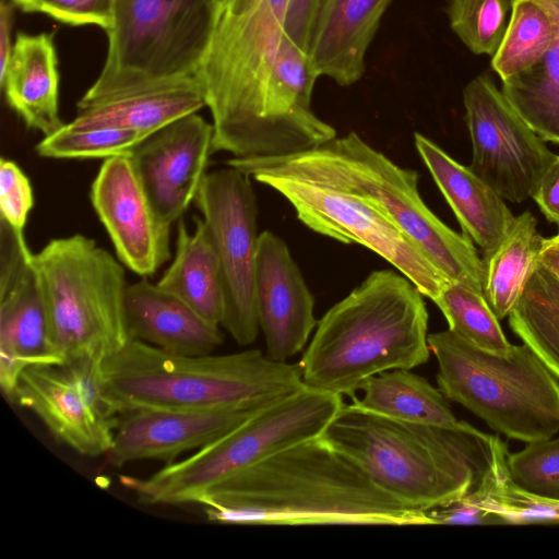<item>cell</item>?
Wrapping results in <instances>:
<instances>
[{
  "label": "cell",
  "mask_w": 559,
  "mask_h": 559,
  "mask_svg": "<svg viewBox=\"0 0 559 559\" xmlns=\"http://www.w3.org/2000/svg\"><path fill=\"white\" fill-rule=\"evenodd\" d=\"M289 0H217L197 70L214 128L213 153L287 156L337 136L312 109L318 74L285 31Z\"/></svg>",
  "instance_id": "obj_1"
},
{
  "label": "cell",
  "mask_w": 559,
  "mask_h": 559,
  "mask_svg": "<svg viewBox=\"0 0 559 559\" xmlns=\"http://www.w3.org/2000/svg\"><path fill=\"white\" fill-rule=\"evenodd\" d=\"M209 521L245 525H430L320 436L234 474L199 500Z\"/></svg>",
  "instance_id": "obj_2"
},
{
  "label": "cell",
  "mask_w": 559,
  "mask_h": 559,
  "mask_svg": "<svg viewBox=\"0 0 559 559\" xmlns=\"http://www.w3.org/2000/svg\"><path fill=\"white\" fill-rule=\"evenodd\" d=\"M320 438L384 491L423 511L473 491L491 460L492 435L467 423L444 428L403 421L354 402L343 403Z\"/></svg>",
  "instance_id": "obj_3"
},
{
  "label": "cell",
  "mask_w": 559,
  "mask_h": 559,
  "mask_svg": "<svg viewBox=\"0 0 559 559\" xmlns=\"http://www.w3.org/2000/svg\"><path fill=\"white\" fill-rule=\"evenodd\" d=\"M424 295L402 273L371 272L318 321L299 361L306 386L353 396L368 378L428 361Z\"/></svg>",
  "instance_id": "obj_4"
},
{
  "label": "cell",
  "mask_w": 559,
  "mask_h": 559,
  "mask_svg": "<svg viewBox=\"0 0 559 559\" xmlns=\"http://www.w3.org/2000/svg\"><path fill=\"white\" fill-rule=\"evenodd\" d=\"M100 381L119 416L135 408L259 409L306 386L299 362L259 349L178 355L134 338L102 360Z\"/></svg>",
  "instance_id": "obj_5"
},
{
  "label": "cell",
  "mask_w": 559,
  "mask_h": 559,
  "mask_svg": "<svg viewBox=\"0 0 559 559\" xmlns=\"http://www.w3.org/2000/svg\"><path fill=\"white\" fill-rule=\"evenodd\" d=\"M226 165L248 176H289L357 195L412 238L449 280L484 295L485 264L473 241L447 226L425 204L417 171L400 167L356 132L297 154L231 157Z\"/></svg>",
  "instance_id": "obj_6"
},
{
  "label": "cell",
  "mask_w": 559,
  "mask_h": 559,
  "mask_svg": "<svg viewBox=\"0 0 559 559\" xmlns=\"http://www.w3.org/2000/svg\"><path fill=\"white\" fill-rule=\"evenodd\" d=\"M443 395L491 429L524 442L559 431V382L526 345L506 355L484 350L449 329L428 335Z\"/></svg>",
  "instance_id": "obj_7"
},
{
  "label": "cell",
  "mask_w": 559,
  "mask_h": 559,
  "mask_svg": "<svg viewBox=\"0 0 559 559\" xmlns=\"http://www.w3.org/2000/svg\"><path fill=\"white\" fill-rule=\"evenodd\" d=\"M342 395L308 386L258 411L218 439L142 478L119 483L148 506L198 503L234 474L299 442L319 437L343 405Z\"/></svg>",
  "instance_id": "obj_8"
},
{
  "label": "cell",
  "mask_w": 559,
  "mask_h": 559,
  "mask_svg": "<svg viewBox=\"0 0 559 559\" xmlns=\"http://www.w3.org/2000/svg\"><path fill=\"white\" fill-rule=\"evenodd\" d=\"M34 261L60 362L83 356L104 359L124 346L130 340L129 284L118 258L74 234L50 239Z\"/></svg>",
  "instance_id": "obj_9"
},
{
  "label": "cell",
  "mask_w": 559,
  "mask_h": 559,
  "mask_svg": "<svg viewBox=\"0 0 559 559\" xmlns=\"http://www.w3.org/2000/svg\"><path fill=\"white\" fill-rule=\"evenodd\" d=\"M217 0H114L104 66L79 103L195 75Z\"/></svg>",
  "instance_id": "obj_10"
},
{
  "label": "cell",
  "mask_w": 559,
  "mask_h": 559,
  "mask_svg": "<svg viewBox=\"0 0 559 559\" xmlns=\"http://www.w3.org/2000/svg\"><path fill=\"white\" fill-rule=\"evenodd\" d=\"M251 179L281 193L311 230L374 251L435 301L449 280L424 250L371 203L344 190L300 178L257 173Z\"/></svg>",
  "instance_id": "obj_11"
},
{
  "label": "cell",
  "mask_w": 559,
  "mask_h": 559,
  "mask_svg": "<svg viewBox=\"0 0 559 559\" xmlns=\"http://www.w3.org/2000/svg\"><path fill=\"white\" fill-rule=\"evenodd\" d=\"M194 202L222 271L225 298L222 326L239 345H250L260 331L255 301L260 234L251 177L231 166L206 173Z\"/></svg>",
  "instance_id": "obj_12"
},
{
  "label": "cell",
  "mask_w": 559,
  "mask_h": 559,
  "mask_svg": "<svg viewBox=\"0 0 559 559\" xmlns=\"http://www.w3.org/2000/svg\"><path fill=\"white\" fill-rule=\"evenodd\" d=\"M463 103L473 147L471 170L503 200L532 197L557 155L487 73L465 85Z\"/></svg>",
  "instance_id": "obj_13"
},
{
  "label": "cell",
  "mask_w": 559,
  "mask_h": 559,
  "mask_svg": "<svg viewBox=\"0 0 559 559\" xmlns=\"http://www.w3.org/2000/svg\"><path fill=\"white\" fill-rule=\"evenodd\" d=\"M102 360L83 356L27 365L14 397L45 424L58 442L86 456L107 454L120 418L104 395Z\"/></svg>",
  "instance_id": "obj_14"
},
{
  "label": "cell",
  "mask_w": 559,
  "mask_h": 559,
  "mask_svg": "<svg viewBox=\"0 0 559 559\" xmlns=\"http://www.w3.org/2000/svg\"><path fill=\"white\" fill-rule=\"evenodd\" d=\"M34 254L0 221V386L10 402L27 365L60 362Z\"/></svg>",
  "instance_id": "obj_15"
},
{
  "label": "cell",
  "mask_w": 559,
  "mask_h": 559,
  "mask_svg": "<svg viewBox=\"0 0 559 559\" xmlns=\"http://www.w3.org/2000/svg\"><path fill=\"white\" fill-rule=\"evenodd\" d=\"M213 124L190 114L150 134L129 155L165 225L181 219L194 201L213 154Z\"/></svg>",
  "instance_id": "obj_16"
},
{
  "label": "cell",
  "mask_w": 559,
  "mask_h": 559,
  "mask_svg": "<svg viewBox=\"0 0 559 559\" xmlns=\"http://www.w3.org/2000/svg\"><path fill=\"white\" fill-rule=\"evenodd\" d=\"M90 198L124 266L146 277L170 258V227L156 214L129 156L104 160Z\"/></svg>",
  "instance_id": "obj_17"
},
{
  "label": "cell",
  "mask_w": 559,
  "mask_h": 559,
  "mask_svg": "<svg viewBox=\"0 0 559 559\" xmlns=\"http://www.w3.org/2000/svg\"><path fill=\"white\" fill-rule=\"evenodd\" d=\"M255 301L266 356L287 361L302 352L318 324L314 298L286 242L270 230L259 235Z\"/></svg>",
  "instance_id": "obj_18"
},
{
  "label": "cell",
  "mask_w": 559,
  "mask_h": 559,
  "mask_svg": "<svg viewBox=\"0 0 559 559\" xmlns=\"http://www.w3.org/2000/svg\"><path fill=\"white\" fill-rule=\"evenodd\" d=\"M260 409V408H259ZM258 409L135 408L120 415L107 462L115 467L141 460L170 464L233 430Z\"/></svg>",
  "instance_id": "obj_19"
},
{
  "label": "cell",
  "mask_w": 559,
  "mask_h": 559,
  "mask_svg": "<svg viewBox=\"0 0 559 559\" xmlns=\"http://www.w3.org/2000/svg\"><path fill=\"white\" fill-rule=\"evenodd\" d=\"M205 106L202 84L197 75H188L136 86L88 103L78 102V114L67 124L73 129H128L147 138Z\"/></svg>",
  "instance_id": "obj_20"
},
{
  "label": "cell",
  "mask_w": 559,
  "mask_h": 559,
  "mask_svg": "<svg viewBox=\"0 0 559 559\" xmlns=\"http://www.w3.org/2000/svg\"><path fill=\"white\" fill-rule=\"evenodd\" d=\"M415 147L460 223L463 234L491 253L510 230L515 216L503 199L468 166H463L419 132Z\"/></svg>",
  "instance_id": "obj_21"
},
{
  "label": "cell",
  "mask_w": 559,
  "mask_h": 559,
  "mask_svg": "<svg viewBox=\"0 0 559 559\" xmlns=\"http://www.w3.org/2000/svg\"><path fill=\"white\" fill-rule=\"evenodd\" d=\"M126 320L130 338L170 354H212L224 340L219 325L145 277L128 285Z\"/></svg>",
  "instance_id": "obj_22"
},
{
  "label": "cell",
  "mask_w": 559,
  "mask_h": 559,
  "mask_svg": "<svg viewBox=\"0 0 559 559\" xmlns=\"http://www.w3.org/2000/svg\"><path fill=\"white\" fill-rule=\"evenodd\" d=\"M392 1H326L307 52L319 78L328 76L341 86L361 79L368 48Z\"/></svg>",
  "instance_id": "obj_23"
},
{
  "label": "cell",
  "mask_w": 559,
  "mask_h": 559,
  "mask_svg": "<svg viewBox=\"0 0 559 559\" xmlns=\"http://www.w3.org/2000/svg\"><path fill=\"white\" fill-rule=\"evenodd\" d=\"M8 105L44 136L66 123L59 115V71L53 35L17 33L0 76Z\"/></svg>",
  "instance_id": "obj_24"
},
{
  "label": "cell",
  "mask_w": 559,
  "mask_h": 559,
  "mask_svg": "<svg viewBox=\"0 0 559 559\" xmlns=\"http://www.w3.org/2000/svg\"><path fill=\"white\" fill-rule=\"evenodd\" d=\"M508 317L512 331L559 380V233L543 238L536 262Z\"/></svg>",
  "instance_id": "obj_25"
},
{
  "label": "cell",
  "mask_w": 559,
  "mask_h": 559,
  "mask_svg": "<svg viewBox=\"0 0 559 559\" xmlns=\"http://www.w3.org/2000/svg\"><path fill=\"white\" fill-rule=\"evenodd\" d=\"M194 219L192 233L179 219L175 257L157 285L185 301L207 322L222 325L225 298L219 261L203 219Z\"/></svg>",
  "instance_id": "obj_26"
},
{
  "label": "cell",
  "mask_w": 559,
  "mask_h": 559,
  "mask_svg": "<svg viewBox=\"0 0 559 559\" xmlns=\"http://www.w3.org/2000/svg\"><path fill=\"white\" fill-rule=\"evenodd\" d=\"M360 399L353 402L373 413L409 423L460 428L448 399L424 377L411 369H394L366 379Z\"/></svg>",
  "instance_id": "obj_27"
},
{
  "label": "cell",
  "mask_w": 559,
  "mask_h": 559,
  "mask_svg": "<svg viewBox=\"0 0 559 559\" xmlns=\"http://www.w3.org/2000/svg\"><path fill=\"white\" fill-rule=\"evenodd\" d=\"M542 1L554 16L555 39L535 64L501 81V91L544 141L559 143V0Z\"/></svg>",
  "instance_id": "obj_28"
},
{
  "label": "cell",
  "mask_w": 559,
  "mask_h": 559,
  "mask_svg": "<svg viewBox=\"0 0 559 559\" xmlns=\"http://www.w3.org/2000/svg\"><path fill=\"white\" fill-rule=\"evenodd\" d=\"M536 223L528 211L515 216L498 247L484 255V295L499 320L510 313L536 262L543 242Z\"/></svg>",
  "instance_id": "obj_29"
},
{
  "label": "cell",
  "mask_w": 559,
  "mask_h": 559,
  "mask_svg": "<svg viewBox=\"0 0 559 559\" xmlns=\"http://www.w3.org/2000/svg\"><path fill=\"white\" fill-rule=\"evenodd\" d=\"M508 447L492 436L491 460L478 486L465 498L499 524L559 523V499L527 492L508 472Z\"/></svg>",
  "instance_id": "obj_30"
},
{
  "label": "cell",
  "mask_w": 559,
  "mask_h": 559,
  "mask_svg": "<svg viewBox=\"0 0 559 559\" xmlns=\"http://www.w3.org/2000/svg\"><path fill=\"white\" fill-rule=\"evenodd\" d=\"M556 23L542 0H512L503 39L491 59V67L504 81L535 64L549 49Z\"/></svg>",
  "instance_id": "obj_31"
},
{
  "label": "cell",
  "mask_w": 559,
  "mask_h": 559,
  "mask_svg": "<svg viewBox=\"0 0 559 559\" xmlns=\"http://www.w3.org/2000/svg\"><path fill=\"white\" fill-rule=\"evenodd\" d=\"M433 302L447 319L449 330L468 343L498 355H506L512 348L483 294L451 282Z\"/></svg>",
  "instance_id": "obj_32"
},
{
  "label": "cell",
  "mask_w": 559,
  "mask_h": 559,
  "mask_svg": "<svg viewBox=\"0 0 559 559\" xmlns=\"http://www.w3.org/2000/svg\"><path fill=\"white\" fill-rule=\"evenodd\" d=\"M146 136L119 128L73 129L67 123L38 142L36 153L45 158H110L129 156Z\"/></svg>",
  "instance_id": "obj_33"
},
{
  "label": "cell",
  "mask_w": 559,
  "mask_h": 559,
  "mask_svg": "<svg viewBox=\"0 0 559 559\" xmlns=\"http://www.w3.org/2000/svg\"><path fill=\"white\" fill-rule=\"evenodd\" d=\"M510 0H447L453 33L475 55L493 57L506 34Z\"/></svg>",
  "instance_id": "obj_34"
},
{
  "label": "cell",
  "mask_w": 559,
  "mask_h": 559,
  "mask_svg": "<svg viewBox=\"0 0 559 559\" xmlns=\"http://www.w3.org/2000/svg\"><path fill=\"white\" fill-rule=\"evenodd\" d=\"M507 466L521 489L559 499V437L531 441L521 451L508 452Z\"/></svg>",
  "instance_id": "obj_35"
},
{
  "label": "cell",
  "mask_w": 559,
  "mask_h": 559,
  "mask_svg": "<svg viewBox=\"0 0 559 559\" xmlns=\"http://www.w3.org/2000/svg\"><path fill=\"white\" fill-rule=\"evenodd\" d=\"M34 206L31 182L13 160H0V214L15 233L25 235L28 214Z\"/></svg>",
  "instance_id": "obj_36"
},
{
  "label": "cell",
  "mask_w": 559,
  "mask_h": 559,
  "mask_svg": "<svg viewBox=\"0 0 559 559\" xmlns=\"http://www.w3.org/2000/svg\"><path fill=\"white\" fill-rule=\"evenodd\" d=\"M114 0H37L32 12L44 13L72 26L96 25L106 31L111 23Z\"/></svg>",
  "instance_id": "obj_37"
},
{
  "label": "cell",
  "mask_w": 559,
  "mask_h": 559,
  "mask_svg": "<svg viewBox=\"0 0 559 559\" xmlns=\"http://www.w3.org/2000/svg\"><path fill=\"white\" fill-rule=\"evenodd\" d=\"M328 0H289L285 31L289 38L306 53L320 14Z\"/></svg>",
  "instance_id": "obj_38"
},
{
  "label": "cell",
  "mask_w": 559,
  "mask_h": 559,
  "mask_svg": "<svg viewBox=\"0 0 559 559\" xmlns=\"http://www.w3.org/2000/svg\"><path fill=\"white\" fill-rule=\"evenodd\" d=\"M427 512L433 524H495L491 516L471 503L465 496Z\"/></svg>",
  "instance_id": "obj_39"
},
{
  "label": "cell",
  "mask_w": 559,
  "mask_h": 559,
  "mask_svg": "<svg viewBox=\"0 0 559 559\" xmlns=\"http://www.w3.org/2000/svg\"><path fill=\"white\" fill-rule=\"evenodd\" d=\"M532 198L545 217L559 228V156L544 174Z\"/></svg>",
  "instance_id": "obj_40"
},
{
  "label": "cell",
  "mask_w": 559,
  "mask_h": 559,
  "mask_svg": "<svg viewBox=\"0 0 559 559\" xmlns=\"http://www.w3.org/2000/svg\"><path fill=\"white\" fill-rule=\"evenodd\" d=\"M15 4L11 0L0 2V76L3 75L13 44L11 43V29L13 25Z\"/></svg>",
  "instance_id": "obj_41"
},
{
  "label": "cell",
  "mask_w": 559,
  "mask_h": 559,
  "mask_svg": "<svg viewBox=\"0 0 559 559\" xmlns=\"http://www.w3.org/2000/svg\"><path fill=\"white\" fill-rule=\"evenodd\" d=\"M15 7H19L24 12H32L37 0H11Z\"/></svg>",
  "instance_id": "obj_42"
}]
</instances>
